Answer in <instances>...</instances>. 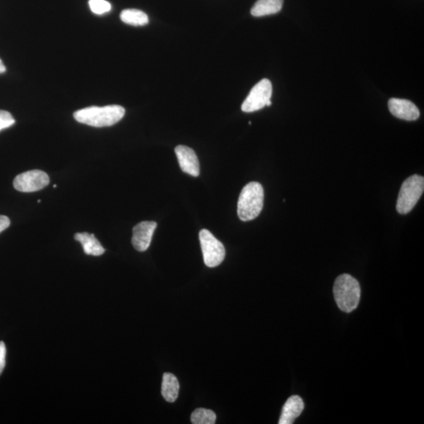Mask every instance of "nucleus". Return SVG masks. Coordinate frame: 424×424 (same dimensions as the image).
I'll return each instance as SVG.
<instances>
[{
	"mask_svg": "<svg viewBox=\"0 0 424 424\" xmlns=\"http://www.w3.org/2000/svg\"><path fill=\"white\" fill-rule=\"evenodd\" d=\"M199 238L205 265L211 268L220 266L226 257L225 248L222 243L208 229H202Z\"/></svg>",
	"mask_w": 424,
	"mask_h": 424,
	"instance_id": "nucleus-5",
	"label": "nucleus"
},
{
	"mask_svg": "<svg viewBox=\"0 0 424 424\" xmlns=\"http://www.w3.org/2000/svg\"><path fill=\"white\" fill-rule=\"evenodd\" d=\"M10 225V221L8 217L0 215V233L8 229Z\"/></svg>",
	"mask_w": 424,
	"mask_h": 424,
	"instance_id": "nucleus-20",
	"label": "nucleus"
},
{
	"mask_svg": "<svg viewBox=\"0 0 424 424\" xmlns=\"http://www.w3.org/2000/svg\"><path fill=\"white\" fill-rule=\"evenodd\" d=\"M174 151H176L181 169L193 177L199 176V160L193 149L186 146H178Z\"/></svg>",
	"mask_w": 424,
	"mask_h": 424,
	"instance_id": "nucleus-10",
	"label": "nucleus"
},
{
	"mask_svg": "<svg viewBox=\"0 0 424 424\" xmlns=\"http://www.w3.org/2000/svg\"><path fill=\"white\" fill-rule=\"evenodd\" d=\"M333 294L338 308L346 313H351L359 304L361 287L356 279L349 274H342L335 280Z\"/></svg>",
	"mask_w": 424,
	"mask_h": 424,
	"instance_id": "nucleus-3",
	"label": "nucleus"
},
{
	"mask_svg": "<svg viewBox=\"0 0 424 424\" xmlns=\"http://www.w3.org/2000/svg\"><path fill=\"white\" fill-rule=\"evenodd\" d=\"M50 183L47 174L40 170H32L18 174L14 180V187L17 191L33 192L45 188Z\"/></svg>",
	"mask_w": 424,
	"mask_h": 424,
	"instance_id": "nucleus-7",
	"label": "nucleus"
},
{
	"mask_svg": "<svg viewBox=\"0 0 424 424\" xmlns=\"http://www.w3.org/2000/svg\"><path fill=\"white\" fill-rule=\"evenodd\" d=\"M424 190V178L414 174L402 183L399 192L397 211L399 214H408L414 209Z\"/></svg>",
	"mask_w": 424,
	"mask_h": 424,
	"instance_id": "nucleus-4",
	"label": "nucleus"
},
{
	"mask_svg": "<svg viewBox=\"0 0 424 424\" xmlns=\"http://www.w3.org/2000/svg\"><path fill=\"white\" fill-rule=\"evenodd\" d=\"M123 22L133 26H143L149 23V17L144 12L136 9H127L121 12Z\"/></svg>",
	"mask_w": 424,
	"mask_h": 424,
	"instance_id": "nucleus-15",
	"label": "nucleus"
},
{
	"mask_svg": "<svg viewBox=\"0 0 424 424\" xmlns=\"http://www.w3.org/2000/svg\"><path fill=\"white\" fill-rule=\"evenodd\" d=\"M284 0H258L251 10L254 17L275 15L282 10Z\"/></svg>",
	"mask_w": 424,
	"mask_h": 424,
	"instance_id": "nucleus-13",
	"label": "nucleus"
},
{
	"mask_svg": "<svg viewBox=\"0 0 424 424\" xmlns=\"http://www.w3.org/2000/svg\"><path fill=\"white\" fill-rule=\"evenodd\" d=\"M303 399L298 395L290 397L284 404L282 415H280L279 424H292L296 418L301 416L304 409Z\"/></svg>",
	"mask_w": 424,
	"mask_h": 424,
	"instance_id": "nucleus-11",
	"label": "nucleus"
},
{
	"mask_svg": "<svg viewBox=\"0 0 424 424\" xmlns=\"http://www.w3.org/2000/svg\"><path fill=\"white\" fill-rule=\"evenodd\" d=\"M54 188H57V185H54Z\"/></svg>",
	"mask_w": 424,
	"mask_h": 424,
	"instance_id": "nucleus-22",
	"label": "nucleus"
},
{
	"mask_svg": "<svg viewBox=\"0 0 424 424\" xmlns=\"http://www.w3.org/2000/svg\"><path fill=\"white\" fill-rule=\"evenodd\" d=\"M89 7L93 14L102 15L112 9L111 4L106 0H89Z\"/></svg>",
	"mask_w": 424,
	"mask_h": 424,
	"instance_id": "nucleus-17",
	"label": "nucleus"
},
{
	"mask_svg": "<svg viewBox=\"0 0 424 424\" xmlns=\"http://www.w3.org/2000/svg\"><path fill=\"white\" fill-rule=\"evenodd\" d=\"M15 123L14 117L9 112L0 110V130L11 127Z\"/></svg>",
	"mask_w": 424,
	"mask_h": 424,
	"instance_id": "nucleus-18",
	"label": "nucleus"
},
{
	"mask_svg": "<svg viewBox=\"0 0 424 424\" xmlns=\"http://www.w3.org/2000/svg\"><path fill=\"white\" fill-rule=\"evenodd\" d=\"M216 415L213 411L206 409H197L191 415L193 424H214Z\"/></svg>",
	"mask_w": 424,
	"mask_h": 424,
	"instance_id": "nucleus-16",
	"label": "nucleus"
},
{
	"mask_svg": "<svg viewBox=\"0 0 424 424\" xmlns=\"http://www.w3.org/2000/svg\"><path fill=\"white\" fill-rule=\"evenodd\" d=\"M6 355H7V348H6L4 342L0 341V376L6 366Z\"/></svg>",
	"mask_w": 424,
	"mask_h": 424,
	"instance_id": "nucleus-19",
	"label": "nucleus"
},
{
	"mask_svg": "<svg viewBox=\"0 0 424 424\" xmlns=\"http://www.w3.org/2000/svg\"><path fill=\"white\" fill-rule=\"evenodd\" d=\"M388 107L391 114L399 119L414 121L420 117L419 109L407 99L391 98L388 102Z\"/></svg>",
	"mask_w": 424,
	"mask_h": 424,
	"instance_id": "nucleus-9",
	"label": "nucleus"
},
{
	"mask_svg": "<svg viewBox=\"0 0 424 424\" xmlns=\"http://www.w3.org/2000/svg\"><path fill=\"white\" fill-rule=\"evenodd\" d=\"M273 87L269 80L264 79L255 84L248 96L241 105V109L245 113H252L271 106Z\"/></svg>",
	"mask_w": 424,
	"mask_h": 424,
	"instance_id": "nucleus-6",
	"label": "nucleus"
},
{
	"mask_svg": "<svg viewBox=\"0 0 424 424\" xmlns=\"http://www.w3.org/2000/svg\"><path fill=\"white\" fill-rule=\"evenodd\" d=\"M74 238L82 245L86 255L100 257L105 252V248L100 244V242L93 234L77 233L75 234Z\"/></svg>",
	"mask_w": 424,
	"mask_h": 424,
	"instance_id": "nucleus-12",
	"label": "nucleus"
},
{
	"mask_svg": "<svg viewBox=\"0 0 424 424\" xmlns=\"http://www.w3.org/2000/svg\"><path fill=\"white\" fill-rule=\"evenodd\" d=\"M126 115V109L121 105H107L104 107H91L75 112L74 118L80 123L91 127L103 128L114 126Z\"/></svg>",
	"mask_w": 424,
	"mask_h": 424,
	"instance_id": "nucleus-1",
	"label": "nucleus"
},
{
	"mask_svg": "<svg viewBox=\"0 0 424 424\" xmlns=\"http://www.w3.org/2000/svg\"><path fill=\"white\" fill-rule=\"evenodd\" d=\"M179 383L176 376L166 372L163 376L161 394L168 402H174L179 396Z\"/></svg>",
	"mask_w": 424,
	"mask_h": 424,
	"instance_id": "nucleus-14",
	"label": "nucleus"
},
{
	"mask_svg": "<svg viewBox=\"0 0 424 424\" xmlns=\"http://www.w3.org/2000/svg\"><path fill=\"white\" fill-rule=\"evenodd\" d=\"M157 222H142L133 228L132 245L137 251L145 252L151 246Z\"/></svg>",
	"mask_w": 424,
	"mask_h": 424,
	"instance_id": "nucleus-8",
	"label": "nucleus"
},
{
	"mask_svg": "<svg viewBox=\"0 0 424 424\" xmlns=\"http://www.w3.org/2000/svg\"><path fill=\"white\" fill-rule=\"evenodd\" d=\"M264 190L259 183L247 184L241 192L238 215L241 221H251L257 218L264 209Z\"/></svg>",
	"mask_w": 424,
	"mask_h": 424,
	"instance_id": "nucleus-2",
	"label": "nucleus"
},
{
	"mask_svg": "<svg viewBox=\"0 0 424 424\" xmlns=\"http://www.w3.org/2000/svg\"><path fill=\"white\" fill-rule=\"evenodd\" d=\"M6 71V67L4 66V64L3 63V61L1 59H0V73H3Z\"/></svg>",
	"mask_w": 424,
	"mask_h": 424,
	"instance_id": "nucleus-21",
	"label": "nucleus"
}]
</instances>
